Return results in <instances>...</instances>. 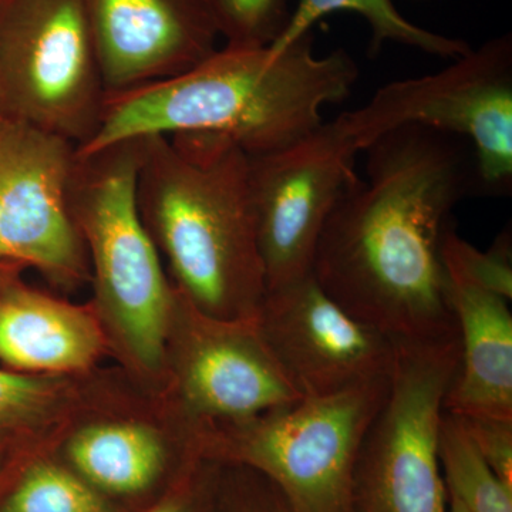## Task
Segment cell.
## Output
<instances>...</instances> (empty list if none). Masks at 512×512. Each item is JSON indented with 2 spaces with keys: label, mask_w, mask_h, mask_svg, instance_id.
I'll list each match as a JSON object with an SVG mask.
<instances>
[{
  "label": "cell",
  "mask_w": 512,
  "mask_h": 512,
  "mask_svg": "<svg viewBox=\"0 0 512 512\" xmlns=\"http://www.w3.org/2000/svg\"><path fill=\"white\" fill-rule=\"evenodd\" d=\"M464 138L402 126L365 148L356 177L320 234L311 274L346 312L394 342L458 338L443 239L458 202L478 187Z\"/></svg>",
  "instance_id": "1"
},
{
  "label": "cell",
  "mask_w": 512,
  "mask_h": 512,
  "mask_svg": "<svg viewBox=\"0 0 512 512\" xmlns=\"http://www.w3.org/2000/svg\"><path fill=\"white\" fill-rule=\"evenodd\" d=\"M359 67L345 50L313 52L312 32L282 52L222 47L187 72L109 94L99 127L77 153L148 136L214 133L248 156L301 140L323 123L320 111L352 92Z\"/></svg>",
  "instance_id": "2"
},
{
  "label": "cell",
  "mask_w": 512,
  "mask_h": 512,
  "mask_svg": "<svg viewBox=\"0 0 512 512\" xmlns=\"http://www.w3.org/2000/svg\"><path fill=\"white\" fill-rule=\"evenodd\" d=\"M141 138L138 211L181 295L210 318H258L266 279L248 154L214 133Z\"/></svg>",
  "instance_id": "3"
},
{
  "label": "cell",
  "mask_w": 512,
  "mask_h": 512,
  "mask_svg": "<svg viewBox=\"0 0 512 512\" xmlns=\"http://www.w3.org/2000/svg\"><path fill=\"white\" fill-rule=\"evenodd\" d=\"M143 138L77 153L69 207L93 266L101 311L140 365L164 356L174 295L158 248L141 220L136 184Z\"/></svg>",
  "instance_id": "4"
},
{
  "label": "cell",
  "mask_w": 512,
  "mask_h": 512,
  "mask_svg": "<svg viewBox=\"0 0 512 512\" xmlns=\"http://www.w3.org/2000/svg\"><path fill=\"white\" fill-rule=\"evenodd\" d=\"M389 386L382 377L225 421L215 447L274 481L295 512H350L357 453Z\"/></svg>",
  "instance_id": "5"
},
{
  "label": "cell",
  "mask_w": 512,
  "mask_h": 512,
  "mask_svg": "<svg viewBox=\"0 0 512 512\" xmlns=\"http://www.w3.org/2000/svg\"><path fill=\"white\" fill-rule=\"evenodd\" d=\"M458 338L396 342L389 393L357 453L350 512H448L439 460Z\"/></svg>",
  "instance_id": "6"
},
{
  "label": "cell",
  "mask_w": 512,
  "mask_h": 512,
  "mask_svg": "<svg viewBox=\"0 0 512 512\" xmlns=\"http://www.w3.org/2000/svg\"><path fill=\"white\" fill-rule=\"evenodd\" d=\"M107 92L83 0L0 3V116L84 146Z\"/></svg>",
  "instance_id": "7"
},
{
  "label": "cell",
  "mask_w": 512,
  "mask_h": 512,
  "mask_svg": "<svg viewBox=\"0 0 512 512\" xmlns=\"http://www.w3.org/2000/svg\"><path fill=\"white\" fill-rule=\"evenodd\" d=\"M343 133L363 151L402 126H424L464 138L476 154L478 185L508 192L512 185V37L488 40L447 69L399 80L365 106L339 116Z\"/></svg>",
  "instance_id": "8"
},
{
  "label": "cell",
  "mask_w": 512,
  "mask_h": 512,
  "mask_svg": "<svg viewBox=\"0 0 512 512\" xmlns=\"http://www.w3.org/2000/svg\"><path fill=\"white\" fill-rule=\"evenodd\" d=\"M357 153L335 120L289 146L248 156L266 292L311 274L330 212L357 177Z\"/></svg>",
  "instance_id": "9"
},
{
  "label": "cell",
  "mask_w": 512,
  "mask_h": 512,
  "mask_svg": "<svg viewBox=\"0 0 512 512\" xmlns=\"http://www.w3.org/2000/svg\"><path fill=\"white\" fill-rule=\"evenodd\" d=\"M76 146L0 119V264L33 266L66 288L92 278L69 207Z\"/></svg>",
  "instance_id": "10"
},
{
  "label": "cell",
  "mask_w": 512,
  "mask_h": 512,
  "mask_svg": "<svg viewBox=\"0 0 512 512\" xmlns=\"http://www.w3.org/2000/svg\"><path fill=\"white\" fill-rule=\"evenodd\" d=\"M256 322L303 397L328 396L392 373L396 342L346 312L312 274L266 292Z\"/></svg>",
  "instance_id": "11"
},
{
  "label": "cell",
  "mask_w": 512,
  "mask_h": 512,
  "mask_svg": "<svg viewBox=\"0 0 512 512\" xmlns=\"http://www.w3.org/2000/svg\"><path fill=\"white\" fill-rule=\"evenodd\" d=\"M107 96L187 72L217 52L207 0H83Z\"/></svg>",
  "instance_id": "12"
},
{
  "label": "cell",
  "mask_w": 512,
  "mask_h": 512,
  "mask_svg": "<svg viewBox=\"0 0 512 512\" xmlns=\"http://www.w3.org/2000/svg\"><path fill=\"white\" fill-rule=\"evenodd\" d=\"M191 308L181 387L192 414L247 420L303 399L266 345L256 319H215Z\"/></svg>",
  "instance_id": "13"
},
{
  "label": "cell",
  "mask_w": 512,
  "mask_h": 512,
  "mask_svg": "<svg viewBox=\"0 0 512 512\" xmlns=\"http://www.w3.org/2000/svg\"><path fill=\"white\" fill-rule=\"evenodd\" d=\"M446 266V265H444ZM460 360L444 410L458 417L512 419V315L507 302L446 266Z\"/></svg>",
  "instance_id": "14"
},
{
  "label": "cell",
  "mask_w": 512,
  "mask_h": 512,
  "mask_svg": "<svg viewBox=\"0 0 512 512\" xmlns=\"http://www.w3.org/2000/svg\"><path fill=\"white\" fill-rule=\"evenodd\" d=\"M101 350L89 312L12 281L0 288V362L20 372H76Z\"/></svg>",
  "instance_id": "15"
},
{
  "label": "cell",
  "mask_w": 512,
  "mask_h": 512,
  "mask_svg": "<svg viewBox=\"0 0 512 512\" xmlns=\"http://www.w3.org/2000/svg\"><path fill=\"white\" fill-rule=\"evenodd\" d=\"M70 460L87 480L116 494H133L153 483L163 467L164 447L141 424H96L70 440Z\"/></svg>",
  "instance_id": "16"
},
{
  "label": "cell",
  "mask_w": 512,
  "mask_h": 512,
  "mask_svg": "<svg viewBox=\"0 0 512 512\" xmlns=\"http://www.w3.org/2000/svg\"><path fill=\"white\" fill-rule=\"evenodd\" d=\"M340 10L357 13L366 20L372 30L370 49L373 53L379 52L386 42L400 43L451 60L467 55L471 50L464 40L439 35L414 25L396 9L392 0H299L292 10L285 32L268 49L275 53L282 52L299 37L312 32L313 26L323 16Z\"/></svg>",
  "instance_id": "17"
},
{
  "label": "cell",
  "mask_w": 512,
  "mask_h": 512,
  "mask_svg": "<svg viewBox=\"0 0 512 512\" xmlns=\"http://www.w3.org/2000/svg\"><path fill=\"white\" fill-rule=\"evenodd\" d=\"M439 460L447 495L468 512H512V488L488 466L461 420L446 410L440 421Z\"/></svg>",
  "instance_id": "18"
},
{
  "label": "cell",
  "mask_w": 512,
  "mask_h": 512,
  "mask_svg": "<svg viewBox=\"0 0 512 512\" xmlns=\"http://www.w3.org/2000/svg\"><path fill=\"white\" fill-rule=\"evenodd\" d=\"M0 512H107L89 485L52 464L30 468Z\"/></svg>",
  "instance_id": "19"
},
{
  "label": "cell",
  "mask_w": 512,
  "mask_h": 512,
  "mask_svg": "<svg viewBox=\"0 0 512 512\" xmlns=\"http://www.w3.org/2000/svg\"><path fill=\"white\" fill-rule=\"evenodd\" d=\"M218 35L231 49H265L291 19L289 0H207Z\"/></svg>",
  "instance_id": "20"
},
{
  "label": "cell",
  "mask_w": 512,
  "mask_h": 512,
  "mask_svg": "<svg viewBox=\"0 0 512 512\" xmlns=\"http://www.w3.org/2000/svg\"><path fill=\"white\" fill-rule=\"evenodd\" d=\"M443 261L448 268L456 269L464 278L485 291L512 298V264L510 237H500L487 252L478 251L453 228H448L443 239Z\"/></svg>",
  "instance_id": "21"
},
{
  "label": "cell",
  "mask_w": 512,
  "mask_h": 512,
  "mask_svg": "<svg viewBox=\"0 0 512 512\" xmlns=\"http://www.w3.org/2000/svg\"><path fill=\"white\" fill-rule=\"evenodd\" d=\"M52 400V386L45 380L0 370V427L36 419Z\"/></svg>",
  "instance_id": "22"
},
{
  "label": "cell",
  "mask_w": 512,
  "mask_h": 512,
  "mask_svg": "<svg viewBox=\"0 0 512 512\" xmlns=\"http://www.w3.org/2000/svg\"><path fill=\"white\" fill-rule=\"evenodd\" d=\"M458 417V416H457ZM481 456L508 488H512V419L458 417Z\"/></svg>",
  "instance_id": "23"
},
{
  "label": "cell",
  "mask_w": 512,
  "mask_h": 512,
  "mask_svg": "<svg viewBox=\"0 0 512 512\" xmlns=\"http://www.w3.org/2000/svg\"><path fill=\"white\" fill-rule=\"evenodd\" d=\"M244 467L247 468V483L231 498L234 504L229 508L231 512H295L274 481L254 468Z\"/></svg>",
  "instance_id": "24"
},
{
  "label": "cell",
  "mask_w": 512,
  "mask_h": 512,
  "mask_svg": "<svg viewBox=\"0 0 512 512\" xmlns=\"http://www.w3.org/2000/svg\"><path fill=\"white\" fill-rule=\"evenodd\" d=\"M151 512H192L187 500H171Z\"/></svg>",
  "instance_id": "25"
},
{
  "label": "cell",
  "mask_w": 512,
  "mask_h": 512,
  "mask_svg": "<svg viewBox=\"0 0 512 512\" xmlns=\"http://www.w3.org/2000/svg\"><path fill=\"white\" fill-rule=\"evenodd\" d=\"M22 266L0 264V288H3L8 282L12 281V276Z\"/></svg>",
  "instance_id": "26"
},
{
  "label": "cell",
  "mask_w": 512,
  "mask_h": 512,
  "mask_svg": "<svg viewBox=\"0 0 512 512\" xmlns=\"http://www.w3.org/2000/svg\"><path fill=\"white\" fill-rule=\"evenodd\" d=\"M448 501V512H468L466 508L463 507L457 500H454L453 497L447 495Z\"/></svg>",
  "instance_id": "27"
},
{
  "label": "cell",
  "mask_w": 512,
  "mask_h": 512,
  "mask_svg": "<svg viewBox=\"0 0 512 512\" xmlns=\"http://www.w3.org/2000/svg\"><path fill=\"white\" fill-rule=\"evenodd\" d=\"M2 2H3V0H0V3H2Z\"/></svg>",
  "instance_id": "28"
},
{
  "label": "cell",
  "mask_w": 512,
  "mask_h": 512,
  "mask_svg": "<svg viewBox=\"0 0 512 512\" xmlns=\"http://www.w3.org/2000/svg\"><path fill=\"white\" fill-rule=\"evenodd\" d=\"M0 119H2V116H0Z\"/></svg>",
  "instance_id": "29"
}]
</instances>
